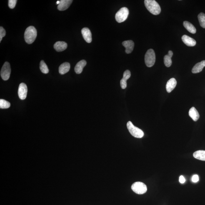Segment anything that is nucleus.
<instances>
[{
  "label": "nucleus",
  "mask_w": 205,
  "mask_h": 205,
  "mask_svg": "<svg viewBox=\"0 0 205 205\" xmlns=\"http://www.w3.org/2000/svg\"><path fill=\"white\" fill-rule=\"evenodd\" d=\"M144 4L146 9L149 12L154 15H159L161 11L160 5L154 0H145Z\"/></svg>",
  "instance_id": "nucleus-1"
},
{
  "label": "nucleus",
  "mask_w": 205,
  "mask_h": 205,
  "mask_svg": "<svg viewBox=\"0 0 205 205\" xmlns=\"http://www.w3.org/2000/svg\"><path fill=\"white\" fill-rule=\"evenodd\" d=\"M37 36V31L34 26H30L26 30L24 33V39L29 44L34 42Z\"/></svg>",
  "instance_id": "nucleus-2"
},
{
  "label": "nucleus",
  "mask_w": 205,
  "mask_h": 205,
  "mask_svg": "<svg viewBox=\"0 0 205 205\" xmlns=\"http://www.w3.org/2000/svg\"><path fill=\"white\" fill-rule=\"evenodd\" d=\"M127 127L131 135L134 137L141 138L144 136V133L143 131L141 129L134 126L131 121L128 122H127Z\"/></svg>",
  "instance_id": "nucleus-3"
},
{
  "label": "nucleus",
  "mask_w": 205,
  "mask_h": 205,
  "mask_svg": "<svg viewBox=\"0 0 205 205\" xmlns=\"http://www.w3.org/2000/svg\"><path fill=\"white\" fill-rule=\"evenodd\" d=\"M156 54L153 49L148 50L145 56V62L147 67L152 66L156 62Z\"/></svg>",
  "instance_id": "nucleus-4"
},
{
  "label": "nucleus",
  "mask_w": 205,
  "mask_h": 205,
  "mask_svg": "<svg viewBox=\"0 0 205 205\" xmlns=\"http://www.w3.org/2000/svg\"><path fill=\"white\" fill-rule=\"evenodd\" d=\"M131 189L136 194H142L147 191V187L145 184L140 182H137L133 184L131 186Z\"/></svg>",
  "instance_id": "nucleus-5"
},
{
  "label": "nucleus",
  "mask_w": 205,
  "mask_h": 205,
  "mask_svg": "<svg viewBox=\"0 0 205 205\" xmlns=\"http://www.w3.org/2000/svg\"><path fill=\"white\" fill-rule=\"evenodd\" d=\"M129 10L126 7H122L116 13L115 18L118 23H121L126 21L129 15Z\"/></svg>",
  "instance_id": "nucleus-6"
},
{
  "label": "nucleus",
  "mask_w": 205,
  "mask_h": 205,
  "mask_svg": "<svg viewBox=\"0 0 205 205\" xmlns=\"http://www.w3.org/2000/svg\"><path fill=\"white\" fill-rule=\"evenodd\" d=\"M11 71V66L9 62H6L3 65L1 71V77L4 80L6 81L9 79Z\"/></svg>",
  "instance_id": "nucleus-7"
},
{
  "label": "nucleus",
  "mask_w": 205,
  "mask_h": 205,
  "mask_svg": "<svg viewBox=\"0 0 205 205\" xmlns=\"http://www.w3.org/2000/svg\"><path fill=\"white\" fill-rule=\"evenodd\" d=\"M28 93V88L24 83H21L19 84L18 90V96L21 100L25 99Z\"/></svg>",
  "instance_id": "nucleus-8"
},
{
  "label": "nucleus",
  "mask_w": 205,
  "mask_h": 205,
  "mask_svg": "<svg viewBox=\"0 0 205 205\" xmlns=\"http://www.w3.org/2000/svg\"><path fill=\"white\" fill-rule=\"evenodd\" d=\"M81 33L85 41L88 43L91 42L92 41V36L91 31L89 28H84L81 30Z\"/></svg>",
  "instance_id": "nucleus-9"
},
{
  "label": "nucleus",
  "mask_w": 205,
  "mask_h": 205,
  "mask_svg": "<svg viewBox=\"0 0 205 205\" xmlns=\"http://www.w3.org/2000/svg\"><path fill=\"white\" fill-rule=\"evenodd\" d=\"M131 72L129 70H126L123 74V77L120 81V84L122 89H125L127 87L126 81L130 77Z\"/></svg>",
  "instance_id": "nucleus-10"
},
{
  "label": "nucleus",
  "mask_w": 205,
  "mask_h": 205,
  "mask_svg": "<svg viewBox=\"0 0 205 205\" xmlns=\"http://www.w3.org/2000/svg\"><path fill=\"white\" fill-rule=\"evenodd\" d=\"M182 39L185 44L190 47H192L195 46L196 45L195 40L186 35H184L182 36Z\"/></svg>",
  "instance_id": "nucleus-11"
},
{
  "label": "nucleus",
  "mask_w": 205,
  "mask_h": 205,
  "mask_svg": "<svg viewBox=\"0 0 205 205\" xmlns=\"http://www.w3.org/2000/svg\"><path fill=\"white\" fill-rule=\"evenodd\" d=\"M72 0H61L58 5V9L60 11H64L68 9L72 3Z\"/></svg>",
  "instance_id": "nucleus-12"
},
{
  "label": "nucleus",
  "mask_w": 205,
  "mask_h": 205,
  "mask_svg": "<svg viewBox=\"0 0 205 205\" xmlns=\"http://www.w3.org/2000/svg\"><path fill=\"white\" fill-rule=\"evenodd\" d=\"M122 45L126 48V52L127 54H130L133 51L134 47V43L132 41H123Z\"/></svg>",
  "instance_id": "nucleus-13"
},
{
  "label": "nucleus",
  "mask_w": 205,
  "mask_h": 205,
  "mask_svg": "<svg viewBox=\"0 0 205 205\" xmlns=\"http://www.w3.org/2000/svg\"><path fill=\"white\" fill-rule=\"evenodd\" d=\"M177 81L174 78H172L167 82L166 84V89L168 93H170L175 88Z\"/></svg>",
  "instance_id": "nucleus-14"
},
{
  "label": "nucleus",
  "mask_w": 205,
  "mask_h": 205,
  "mask_svg": "<svg viewBox=\"0 0 205 205\" xmlns=\"http://www.w3.org/2000/svg\"><path fill=\"white\" fill-rule=\"evenodd\" d=\"M54 47L56 51L61 52L64 51L67 47V44L64 41H58L55 43Z\"/></svg>",
  "instance_id": "nucleus-15"
},
{
  "label": "nucleus",
  "mask_w": 205,
  "mask_h": 205,
  "mask_svg": "<svg viewBox=\"0 0 205 205\" xmlns=\"http://www.w3.org/2000/svg\"><path fill=\"white\" fill-rule=\"evenodd\" d=\"M87 64L85 60H82L78 62L75 67V71L78 74H80L82 72L83 68Z\"/></svg>",
  "instance_id": "nucleus-16"
},
{
  "label": "nucleus",
  "mask_w": 205,
  "mask_h": 205,
  "mask_svg": "<svg viewBox=\"0 0 205 205\" xmlns=\"http://www.w3.org/2000/svg\"><path fill=\"white\" fill-rule=\"evenodd\" d=\"M204 66H205V61H202L195 65L192 68V72L193 73L200 72L203 70Z\"/></svg>",
  "instance_id": "nucleus-17"
},
{
  "label": "nucleus",
  "mask_w": 205,
  "mask_h": 205,
  "mask_svg": "<svg viewBox=\"0 0 205 205\" xmlns=\"http://www.w3.org/2000/svg\"><path fill=\"white\" fill-rule=\"evenodd\" d=\"M70 65L69 63L66 62L63 63L59 66V71L60 74L64 75L70 70Z\"/></svg>",
  "instance_id": "nucleus-18"
},
{
  "label": "nucleus",
  "mask_w": 205,
  "mask_h": 205,
  "mask_svg": "<svg viewBox=\"0 0 205 205\" xmlns=\"http://www.w3.org/2000/svg\"><path fill=\"white\" fill-rule=\"evenodd\" d=\"M183 25L188 32L191 34H195L196 30L195 27L191 23L187 21H185L183 23Z\"/></svg>",
  "instance_id": "nucleus-19"
},
{
  "label": "nucleus",
  "mask_w": 205,
  "mask_h": 205,
  "mask_svg": "<svg viewBox=\"0 0 205 205\" xmlns=\"http://www.w3.org/2000/svg\"><path fill=\"white\" fill-rule=\"evenodd\" d=\"M189 115L194 121H197L199 118V114L196 108L193 107L190 109Z\"/></svg>",
  "instance_id": "nucleus-20"
},
{
  "label": "nucleus",
  "mask_w": 205,
  "mask_h": 205,
  "mask_svg": "<svg viewBox=\"0 0 205 205\" xmlns=\"http://www.w3.org/2000/svg\"><path fill=\"white\" fill-rule=\"evenodd\" d=\"M193 156L197 159L205 161V151L199 150L193 153Z\"/></svg>",
  "instance_id": "nucleus-21"
},
{
  "label": "nucleus",
  "mask_w": 205,
  "mask_h": 205,
  "mask_svg": "<svg viewBox=\"0 0 205 205\" xmlns=\"http://www.w3.org/2000/svg\"><path fill=\"white\" fill-rule=\"evenodd\" d=\"M200 25L205 29V14L203 13H200L198 15Z\"/></svg>",
  "instance_id": "nucleus-22"
},
{
  "label": "nucleus",
  "mask_w": 205,
  "mask_h": 205,
  "mask_svg": "<svg viewBox=\"0 0 205 205\" xmlns=\"http://www.w3.org/2000/svg\"><path fill=\"white\" fill-rule=\"evenodd\" d=\"M40 68L41 72L45 74H47L49 72V69H48L47 65L43 61H41L40 63Z\"/></svg>",
  "instance_id": "nucleus-23"
},
{
  "label": "nucleus",
  "mask_w": 205,
  "mask_h": 205,
  "mask_svg": "<svg viewBox=\"0 0 205 205\" xmlns=\"http://www.w3.org/2000/svg\"><path fill=\"white\" fill-rule=\"evenodd\" d=\"M11 106V103L6 100L0 99V108L1 109H7Z\"/></svg>",
  "instance_id": "nucleus-24"
},
{
  "label": "nucleus",
  "mask_w": 205,
  "mask_h": 205,
  "mask_svg": "<svg viewBox=\"0 0 205 205\" xmlns=\"http://www.w3.org/2000/svg\"><path fill=\"white\" fill-rule=\"evenodd\" d=\"M164 64L167 67H170L172 64L171 58L168 55H166L164 56Z\"/></svg>",
  "instance_id": "nucleus-25"
},
{
  "label": "nucleus",
  "mask_w": 205,
  "mask_h": 205,
  "mask_svg": "<svg viewBox=\"0 0 205 205\" xmlns=\"http://www.w3.org/2000/svg\"><path fill=\"white\" fill-rule=\"evenodd\" d=\"M17 1L16 0H9V6L10 9H14L16 6Z\"/></svg>",
  "instance_id": "nucleus-26"
},
{
  "label": "nucleus",
  "mask_w": 205,
  "mask_h": 205,
  "mask_svg": "<svg viewBox=\"0 0 205 205\" xmlns=\"http://www.w3.org/2000/svg\"><path fill=\"white\" fill-rule=\"evenodd\" d=\"M6 32L4 28L1 26L0 27V42H1L3 37L6 36Z\"/></svg>",
  "instance_id": "nucleus-27"
},
{
  "label": "nucleus",
  "mask_w": 205,
  "mask_h": 205,
  "mask_svg": "<svg viewBox=\"0 0 205 205\" xmlns=\"http://www.w3.org/2000/svg\"><path fill=\"white\" fill-rule=\"evenodd\" d=\"M199 178L197 175H194L192 177V181L193 182H197L199 181Z\"/></svg>",
  "instance_id": "nucleus-28"
},
{
  "label": "nucleus",
  "mask_w": 205,
  "mask_h": 205,
  "mask_svg": "<svg viewBox=\"0 0 205 205\" xmlns=\"http://www.w3.org/2000/svg\"><path fill=\"white\" fill-rule=\"evenodd\" d=\"M179 181L181 183V184H184L185 182H186V180L185 179L184 176H181L180 177Z\"/></svg>",
  "instance_id": "nucleus-29"
},
{
  "label": "nucleus",
  "mask_w": 205,
  "mask_h": 205,
  "mask_svg": "<svg viewBox=\"0 0 205 205\" xmlns=\"http://www.w3.org/2000/svg\"><path fill=\"white\" fill-rule=\"evenodd\" d=\"M170 57H171V58L172 57V56L173 55V53L172 51H168V54Z\"/></svg>",
  "instance_id": "nucleus-30"
},
{
  "label": "nucleus",
  "mask_w": 205,
  "mask_h": 205,
  "mask_svg": "<svg viewBox=\"0 0 205 205\" xmlns=\"http://www.w3.org/2000/svg\"><path fill=\"white\" fill-rule=\"evenodd\" d=\"M60 3V1H57L56 2V4L58 5H59Z\"/></svg>",
  "instance_id": "nucleus-31"
}]
</instances>
